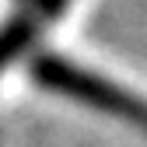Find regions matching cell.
<instances>
[{
	"mask_svg": "<svg viewBox=\"0 0 147 147\" xmlns=\"http://www.w3.org/2000/svg\"><path fill=\"white\" fill-rule=\"evenodd\" d=\"M25 4H28V0H25Z\"/></svg>",
	"mask_w": 147,
	"mask_h": 147,
	"instance_id": "1",
	"label": "cell"
}]
</instances>
